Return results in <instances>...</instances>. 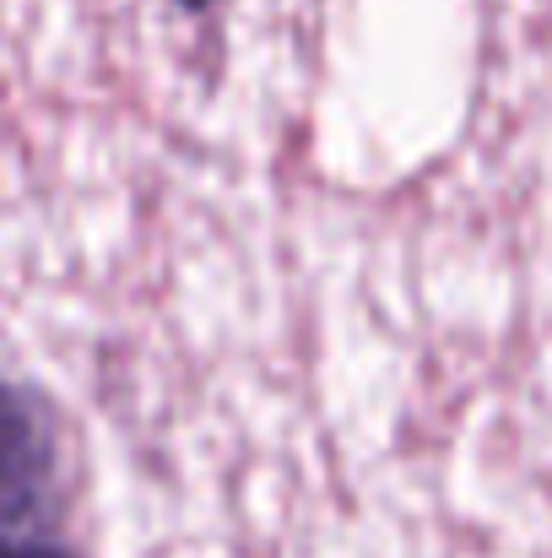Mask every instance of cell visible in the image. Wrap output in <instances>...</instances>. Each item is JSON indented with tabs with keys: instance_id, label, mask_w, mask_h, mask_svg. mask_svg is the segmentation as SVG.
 <instances>
[{
	"instance_id": "obj_2",
	"label": "cell",
	"mask_w": 552,
	"mask_h": 558,
	"mask_svg": "<svg viewBox=\"0 0 552 558\" xmlns=\"http://www.w3.org/2000/svg\"><path fill=\"white\" fill-rule=\"evenodd\" d=\"M0 558H76L54 543H33V537H16V543H0Z\"/></svg>"
},
{
	"instance_id": "obj_1",
	"label": "cell",
	"mask_w": 552,
	"mask_h": 558,
	"mask_svg": "<svg viewBox=\"0 0 552 558\" xmlns=\"http://www.w3.org/2000/svg\"><path fill=\"white\" fill-rule=\"evenodd\" d=\"M54 488V423L49 412L0 379V526H22Z\"/></svg>"
},
{
	"instance_id": "obj_3",
	"label": "cell",
	"mask_w": 552,
	"mask_h": 558,
	"mask_svg": "<svg viewBox=\"0 0 552 558\" xmlns=\"http://www.w3.org/2000/svg\"><path fill=\"white\" fill-rule=\"evenodd\" d=\"M184 5H206V0H184Z\"/></svg>"
}]
</instances>
